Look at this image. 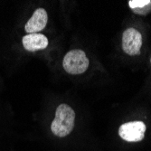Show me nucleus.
<instances>
[{
	"mask_svg": "<svg viewBox=\"0 0 151 151\" xmlns=\"http://www.w3.org/2000/svg\"><path fill=\"white\" fill-rule=\"evenodd\" d=\"M74 121L75 112L73 108L65 103L60 104L56 109L55 117L51 124V130L59 138H64L73 131Z\"/></svg>",
	"mask_w": 151,
	"mask_h": 151,
	"instance_id": "1",
	"label": "nucleus"
},
{
	"mask_svg": "<svg viewBox=\"0 0 151 151\" xmlns=\"http://www.w3.org/2000/svg\"><path fill=\"white\" fill-rule=\"evenodd\" d=\"M89 59L86 53L79 49H74L68 52L63 61V67L66 73L78 75L87 71L89 67Z\"/></svg>",
	"mask_w": 151,
	"mask_h": 151,
	"instance_id": "2",
	"label": "nucleus"
},
{
	"mask_svg": "<svg viewBox=\"0 0 151 151\" xmlns=\"http://www.w3.org/2000/svg\"><path fill=\"white\" fill-rule=\"evenodd\" d=\"M147 127L142 121H129L122 124L119 129V135L120 138L128 142L141 141L146 132Z\"/></svg>",
	"mask_w": 151,
	"mask_h": 151,
	"instance_id": "3",
	"label": "nucleus"
},
{
	"mask_svg": "<svg viewBox=\"0 0 151 151\" xmlns=\"http://www.w3.org/2000/svg\"><path fill=\"white\" fill-rule=\"evenodd\" d=\"M142 35L133 27L126 29L122 35V50L130 56L140 54L142 46Z\"/></svg>",
	"mask_w": 151,
	"mask_h": 151,
	"instance_id": "4",
	"label": "nucleus"
},
{
	"mask_svg": "<svg viewBox=\"0 0 151 151\" xmlns=\"http://www.w3.org/2000/svg\"><path fill=\"white\" fill-rule=\"evenodd\" d=\"M48 22V15L45 9L37 8L31 18L24 25V30L27 34H37L45 28Z\"/></svg>",
	"mask_w": 151,
	"mask_h": 151,
	"instance_id": "5",
	"label": "nucleus"
},
{
	"mask_svg": "<svg viewBox=\"0 0 151 151\" xmlns=\"http://www.w3.org/2000/svg\"><path fill=\"white\" fill-rule=\"evenodd\" d=\"M24 48L28 52L45 50L49 44L47 37L43 34H27L22 38Z\"/></svg>",
	"mask_w": 151,
	"mask_h": 151,
	"instance_id": "6",
	"label": "nucleus"
},
{
	"mask_svg": "<svg viewBox=\"0 0 151 151\" xmlns=\"http://www.w3.org/2000/svg\"><path fill=\"white\" fill-rule=\"evenodd\" d=\"M150 1L151 0H130V1H129V6L132 10L138 9L146 6L150 3Z\"/></svg>",
	"mask_w": 151,
	"mask_h": 151,
	"instance_id": "7",
	"label": "nucleus"
},
{
	"mask_svg": "<svg viewBox=\"0 0 151 151\" xmlns=\"http://www.w3.org/2000/svg\"><path fill=\"white\" fill-rule=\"evenodd\" d=\"M133 13L137 14V15H140V16H147L149 13H151V1L148 5H147L144 7L138 8V9H133Z\"/></svg>",
	"mask_w": 151,
	"mask_h": 151,
	"instance_id": "8",
	"label": "nucleus"
},
{
	"mask_svg": "<svg viewBox=\"0 0 151 151\" xmlns=\"http://www.w3.org/2000/svg\"><path fill=\"white\" fill-rule=\"evenodd\" d=\"M150 62H151V59H150Z\"/></svg>",
	"mask_w": 151,
	"mask_h": 151,
	"instance_id": "9",
	"label": "nucleus"
}]
</instances>
